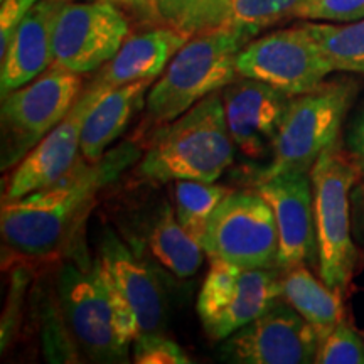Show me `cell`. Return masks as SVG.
<instances>
[{
	"label": "cell",
	"instance_id": "obj_14",
	"mask_svg": "<svg viewBox=\"0 0 364 364\" xmlns=\"http://www.w3.org/2000/svg\"><path fill=\"white\" fill-rule=\"evenodd\" d=\"M228 130L243 156H270L290 98L263 81L245 78L221 90Z\"/></svg>",
	"mask_w": 364,
	"mask_h": 364
},
{
	"label": "cell",
	"instance_id": "obj_1",
	"mask_svg": "<svg viewBox=\"0 0 364 364\" xmlns=\"http://www.w3.org/2000/svg\"><path fill=\"white\" fill-rule=\"evenodd\" d=\"M140 157L134 142L120 144L97 162L81 157L70 174L24 198L2 203L4 247L24 258H49L71 243L98 194Z\"/></svg>",
	"mask_w": 364,
	"mask_h": 364
},
{
	"label": "cell",
	"instance_id": "obj_20",
	"mask_svg": "<svg viewBox=\"0 0 364 364\" xmlns=\"http://www.w3.org/2000/svg\"><path fill=\"white\" fill-rule=\"evenodd\" d=\"M282 299L306 318L321 341L344 317L343 294L317 279L306 263L282 270Z\"/></svg>",
	"mask_w": 364,
	"mask_h": 364
},
{
	"label": "cell",
	"instance_id": "obj_11",
	"mask_svg": "<svg viewBox=\"0 0 364 364\" xmlns=\"http://www.w3.org/2000/svg\"><path fill=\"white\" fill-rule=\"evenodd\" d=\"M129 34V17L117 2L66 0L54 26V65L81 76L97 73Z\"/></svg>",
	"mask_w": 364,
	"mask_h": 364
},
{
	"label": "cell",
	"instance_id": "obj_5",
	"mask_svg": "<svg viewBox=\"0 0 364 364\" xmlns=\"http://www.w3.org/2000/svg\"><path fill=\"white\" fill-rule=\"evenodd\" d=\"M56 302L71 346L93 363H125L130 346L117 329L115 292L100 258L66 262L56 275Z\"/></svg>",
	"mask_w": 364,
	"mask_h": 364
},
{
	"label": "cell",
	"instance_id": "obj_33",
	"mask_svg": "<svg viewBox=\"0 0 364 364\" xmlns=\"http://www.w3.org/2000/svg\"><path fill=\"white\" fill-rule=\"evenodd\" d=\"M112 2H117L118 4V0H112Z\"/></svg>",
	"mask_w": 364,
	"mask_h": 364
},
{
	"label": "cell",
	"instance_id": "obj_26",
	"mask_svg": "<svg viewBox=\"0 0 364 364\" xmlns=\"http://www.w3.org/2000/svg\"><path fill=\"white\" fill-rule=\"evenodd\" d=\"M316 363L364 364V339L348 318H341L338 326L321 341Z\"/></svg>",
	"mask_w": 364,
	"mask_h": 364
},
{
	"label": "cell",
	"instance_id": "obj_19",
	"mask_svg": "<svg viewBox=\"0 0 364 364\" xmlns=\"http://www.w3.org/2000/svg\"><path fill=\"white\" fill-rule=\"evenodd\" d=\"M152 80L105 90L90 108L81 130V156L97 162L108 152L110 145L124 134L136 113L145 108V100Z\"/></svg>",
	"mask_w": 364,
	"mask_h": 364
},
{
	"label": "cell",
	"instance_id": "obj_29",
	"mask_svg": "<svg viewBox=\"0 0 364 364\" xmlns=\"http://www.w3.org/2000/svg\"><path fill=\"white\" fill-rule=\"evenodd\" d=\"M39 0H0V54L6 53L17 26Z\"/></svg>",
	"mask_w": 364,
	"mask_h": 364
},
{
	"label": "cell",
	"instance_id": "obj_13",
	"mask_svg": "<svg viewBox=\"0 0 364 364\" xmlns=\"http://www.w3.org/2000/svg\"><path fill=\"white\" fill-rule=\"evenodd\" d=\"M105 90L86 85L75 107L31 150L9 177L4 201L24 198L63 179L81 161V130L90 108Z\"/></svg>",
	"mask_w": 364,
	"mask_h": 364
},
{
	"label": "cell",
	"instance_id": "obj_15",
	"mask_svg": "<svg viewBox=\"0 0 364 364\" xmlns=\"http://www.w3.org/2000/svg\"><path fill=\"white\" fill-rule=\"evenodd\" d=\"M258 194L270 204L279 228L280 270L317 262L311 172H289L257 182Z\"/></svg>",
	"mask_w": 364,
	"mask_h": 364
},
{
	"label": "cell",
	"instance_id": "obj_17",
	"mask_svg": "<svg viewBox=\"0 0 364 364\" xmlns=\"http://www.w3.org/2000/svg\"><path fill=\"white\" fill-rule=\"evenodd\" d=\"M66 0H39L0 54V93L6 97L54 65V26Z\"/></svg>",
	"mask_w": 364,
	"mask_h": 364
},
{
	"label": "cell",
	"instance_id": "obj_30",
	"mask_svg": "<svg viewBox=\"0 0 364 364\" xmlns=\"http://www.w3.org/2000/svg\"><path fill=\"white\" fill-rule=\"evenodd\" d=\"M343 147L354 166L364 172V103L348 127Z\"/></svg>",
	"mask_w": 364,
	"mask_h": 364
},
{
	"label": "cell",
	"instance_id": "obj_32",
	"mask_svg": "<svg viewBox=\"0 0 364 364\" xmlns=\"http://www.w3.org/2000/svg\"><path fill=\"white\" fill-rule=\"evenodd\" d=\"M351 218H353V235L364 247V172L351 191Z\"/></svg>",
	"mask_w": 364,
	"mask_h": 364
},
{
	"label": "cell",
	"instance_id": "obj_27",
	"mask_svg": "<svg viewBox=\"0 0 364 364\" xmlns=\"http://www.w3.org/2000/svg\"><path fill=\"white\" fill-rule=\"evenodd\" d=\"M132 359L136 364H189L191 359L176 341L164 332H144L132 344Z\"/></svg>",
	"mask_w": 364,
	"mask_h": 364
},
{
	"label": "cell",
	"instance_id": "obj_21",
	"mask_svg": "<svg viewBox=\"0 0 364 364\" xmlns=\"http://www.w3.org/2000/svg\"><path fill=\"white\" fill-rule=\"evenodd\" d=\"M147 248L159 265L177 279H191L204 260V250L177 221L171 204H164L147 233Z\"/></svg>",
	"mask_w": 364,
	"mask_h": 364
},
{
	"label": "cell",
	"instance_id": "obj_18",
	"mask_svg": "<svg viewBox=\"0 0 364 364\" xmlns=\"http://www.w3.org/2000/svg\"><path fill=\"white\" fill-rule=\"evenodd\" d=\"M189 39L186 34L166 26H152L140 33L129 34L115 56L95 73L88 86L112 90L136 81H156Z\"/></svg>",
	"mask_w": 364,
	"mask_h": 364
},
{
	"label": "cell",
	"instance_id": "obj_16",
	"mask_svg": "<svg viewBox=\"0 0 364 364\" xmlns=\"http://www.w3.org/2000/svg\"><path fill=\"white\" fill-rule=\"evenodd\" d=\"M98 258L117 292L134 311L140 334L164 332L169 318V299L156 268L132 252L112 231L103 235Z\"/></svg>",
	"mask_w": 364,
	"mask_h": 364
},
{
	"label": "cell",
	"instance_id": "obj_10",
	"mask_svg": "<svg viewBox=\"0 0 364 364\" xmlns=\"http://www.w3.org/2000/svg\"><path fill=\"white\" fill-rule=\"evenodd\" d=\"M236 68L240 76L263 81L289 97L318 88L334 73L304 22L250 41Z\"/></svg>",
	"mask_w": 364,
	"mask_h": 364
},
{
	"label": "cell",
	"instance_id": "obj_31",
	"mask_svg": "<svg viewBox=\"0 0 364 364\" xmlns=\"http://www.w3.org/2000/svg\"><path fill=\"white\" fill-rule=\"evenodd\" d=\"M118 6L129 12L144 26H159V0H118Z\"/></svg>",
	"mask_w": 364,
	"mask_h": 364
},
{
	"label": "cell",
	"instance_id": "obj_6",
	"mask_svg": "<svg viewBox=\"0 0 364 364\" xmlns=\"http://www.w3.org/2000/svg\"><path fill=\"white\" fill-rule=\"evenodd\" d=\"M356 95V81L344 78L324 81L318 88L290 98L272 159L258 172L257 182L289 172H311L321 154L339 142L343 122Z\"/></svg>",
	"mask_w": 364,
	"mask_h": 364
},
{
	"label": "cell",
	"instance_id": "obj_28",
	"mask_svg": "<svg viewBox=\"0 0 364 364\" xmlns=\"http://www.w3.org/2000/svg\"><path fill=\"white\" fill-rule=\"evenodd\" d=\"M299 21L348 24L364 19V0H304Z\"/></svg>",
	"mask_w": 364,
	"mask_h": 364
},
{
	"label": "cell",
	"instance_id": "obj_7",
	"mask_svg": "<svg viewBox=\"0 0 364 364\" xmlns=\"http://www.w3.org/2000/svg\"><path fill=\"white\" fill-rule=\"evenodd\" d=\"M83 76L53 65L2 97V169H12L65 118L83 91Z\"/></svg>",
	"mask_w": 364,
	"mask_h": 364
},
{
	"label": "cell",
	"instance_id": "obj_22",
	"mask_svg": "<svg viewBox=\"0 0 364 364\" xmlns=\"http://www.w3.org/2000/svg\"><path fill=\"white\" fill-rule=\"evenodd\" d=\"M334 73L364 75V19L348 24L304 21Z\"/></svg>",
	"mask_w": 364,
	"mask_h": 364
},
{
	"label": "cell",
	"instance_id": "obj_23",
	"mask_svg": "<svg viewBox=\"0 0 364 364\" xmlns=\"http://www.w3.org/2000/svg\"><path fill=\"white\" fill-rule=\"evenodd\" d=\"M231 24V0H159V26L188 38Z\"/></svg>",
	"mask_w": 364,
	"mask_h": 364
},
{
	"label": "cell",
	"instance_id": "obj_2",
	"mask_svg": "<svg viewBox=\"0 0 364 364\" xmlns=\"http://www.w3.org/2000/svg\"><path fill=\"white\" fill-rule=\"evenodd\" d=\"M235 149L221 91H215L179 118L154 129L136 174L156 184L216 182L233 164Z\"/></svg>",
	"mask_w": 364,
	"mask_h": 364
},
{
	"label": "cell",
	"instance_id": "obj_25",
	"mask_svg": "<svg viewBox=\"0 0 364 364\" xmlns=\"http://www.w3.org/2000/svg\"><path fill=\"white\" fill-rule=\"evenodd\" d=\"M304 0H231V26L255 38L267 27L297 19Z\"/></svg>",
	"mask_w": 364,
	"mask_h": 364
},
{
	"label": "cell",
	"instance_id": "obj_24",
	"mask_svg": "<svg viewBox=\"0 0 364 364\" xmlns=\"http://www.w3.org/2000/svg\"><path fill=\"white\" fill-rule=\"evenodd\" d=\"M235 189L216 184V182L176 181L174 211L177 221L199 241L215 209Z\"/></svg>",
	"mask_w": 364,
	"mask_h": 364
},
{
	"label": "cell",
	"instance_id": "obj_9",
	"mask_svg": "<svg viewBox=\"0 0 364 364\" xmlns=\"http://www.w3.org/2000/svg\"><path fill=\"white\" fill-rule=\"evenodd\" d=\"M280 299V268H240L211 260L196 309L209 338L225 341Z\"/></svg>",
	"mask_w": 364,
	"mask_h": 364
},
{
	"label": "cell",
	"instance_id": "obj_3",
	"mask_svg": "<svg viewBox=\"0 0 364 364\" xmlns=\"http://www.w3.org/2000/svg\"><path fill=\"white\" fill-rule=\"evenodd\" d=\"M252 39L231 24L191 38L150 86L144 127L157 129L169 124L238 80V54Z\"/></svg>",
	"mask_w": 364,
	"mask_h": 364
},
{
	"label": "cell",
	"instance_id": "obj_8",
	"mask_svg": "<svg viewBox=\"0 0 364 364\" xmlns=\"http://www.w3.org/2000/svg\"><path fill=\"white\" fill-rule=\"evenodd\" d=\"M209 260L240 268H279V228L257 191H233L209 218L199 240Z\"/></svg>",
	"mask_w": 364,
	"mask_h": 364
},
{
	"label": "cell",
	"instance_id": "obj_4",
	"mask_svg": "<svg viewBox=\"0 0 364 364\" xmlns=\"http://www.w3.org/2000/svg\"><path fill=\"white\" fill-rule=\"evenodd\" d=\"M361 171L341 142L321 154L311 169L318 277L346 294L359 258L353 240L351 191Z\"/></svg>",
	"mask_w": 364,
	"mask_h": 364
},
{
	"label": "cell",
	"instance_id": "obj_12",
	"mask_svg": "<svg viewBox=\"0 0 364 364\" xmlns=\"http://www.w3.org/2000/svg\"><path fill=\"white\" fill-rule=\"evenodd\" d=\"M218 356L233 364L316 363L321 338L284 299L265 314L221 341Z\"/></svg>",
	"mask_w": 364,
	"mask_h": 364
}]
</instances>
